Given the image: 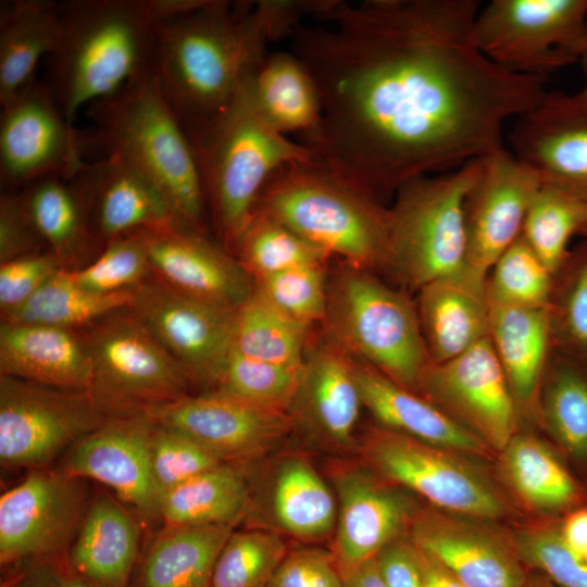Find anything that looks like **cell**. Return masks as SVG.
Here are the masks:
<instances>
[{
    "label": "cell",
    "instance_id": "cell-1",
    "mask_svg": "<svg viewBox=\"0 0 587 587\" xmlns=\"http://www.w3.org/2000/svg\"><path fill=\"white\" fill-rule=\"evenodd\" d=\"M291 52L312 75L321 123L302 138L319 161L380 203L407 183L504 149L503 126L547 96L471 41L476 0H322ZM386 205V204H385Z\"/></svg>",
    "mask_w": 587,
    "mask_h": 587
},
{
    "label": "cell",
    "instance_id": "cell-2",
    "mask_svg": "<svg viewBox=\"0 0 587 587\" xmlns=\"http://www.w3.org/2000/svg\"><path fill=\"white\" fill-rule=\"evenodd\" d=\"M316 0H191L158 22L153 72L185 132L215 121L265 60L270 42L313 15Z\"/></svg>",
    "mask_w": 587,
    "mask_h": 587
},
{
    "label": "cell",
    "instance_id": "cell-3",
    "mask_svg": "<svg viewBox=\"0 0 587 587\" xmlns=\"http://www.w3.org/2000/svg\"><path fill=\"white\" fill-rule=\"evenodd\" d=\"M159 0L62 3V36L43 80L64 117L113 96L153 68Z\"/></svg>",
    "mask_w": 587,
    "mask_h": 587
},
{
    "label": "cell",
    "instance_id": "cell-4",
    "mask_svg": "<svg viewBox=\"0 0 587 587\" xmlns=\"http://www.w3.org/2000/svg\"><path fill=\"white\" fill-rule=\"evenodd\" d=\"M254 212L279 222L332 258L375 274L385 272L388 207L317 159L276 170Z\"/></svg>",
    "mask_w": 587,
    "mask_h": 587
},
{
    "label": "cell",
    "instance_id": "cell-5",
    "mask_svg": "<svg viewBox=\"0 0 587 587\" xmlns=\"http://www.w3.org/2000/svg\"><path fill=\"white\" fill-rule=\"evenodd\" d=\"M187 136L197 159L209 216L224 250L232 255L273 173L291 162L317 159L305 145L266 123L253 105L246 83L215 121Z\"/></svg>",
    "mask_w": 587,
    "mask_h": 587
},
{
    "label": "cell",
    "instance_id": "cell-6",
    "mask_svg": "<svg viewBox=\"0 0 587 587\" xmlns=\"http://www.w3.org/2000/svg\"><path fill=\"white\" fill-rule=\"evenodd\" d=\"M97 141L150 177L179 222L207 234L208 207L191 142L152 71L88 108Z\"/></svg>",
    "mask_w": 587,
    "mask_h": 587
},
{
    "label": "cell",
    "instance_id": "cell-7",
    "mask_svg": "<svg viewBox=\"0 0 587 587\" xmlns=\"http://www.w3.org/2000/svg\"><path fill=\"white\" fill-rule=\"evenodd\" d=\"M324 337L398 385L419 394L433 363L415 301L375 273L342 261L327 280ZM420 395V394H419Z\"/></svg>",
    "mask_w": 587,
    "mask_h": 587
},
{
    "label": "cell",
    "instance_id": "cell-8",
    "mask_svg": "<svg viewBox=\"0 0 587 587\" xmlns=\"http://www.w3.org/2000/svg\"><path fill=\"white\" fill-rule=\"evenodd\" d=\"M483 159L454 171L415 178L403 185L388 207L385 272L399 288L419 291L464 275L467 239L465 200Z\"/></svg>",
    "mask_w": 587,
    "mask_h": 587
},
{
    "label": "cell",
    "instance_id": "cell-9",
    "mask_svg": "<svg viewBox=\"0 0 587 587\" xmlns=\"http://www.w3.org/2000/svg\"><path fill=\"white\" fill-rule=\"evenodd\" d=\"M79 333L91 362L87 391L107 419L147 415L189 395L187 374L127 308Z\"/></svg>",
    "mask_w": 587,
    "mask_h": 587
},
{
    "label": "cell",
    "instance_id": "cell-10",
    "mask_svg": "<svg viewBox=\"0 0 587 587\" xmlns=\"http://www.w3.org/2000/svg\"><path fill=\"white\" fill-rule=\"evenodd\" d=\"M473 46L498 66L547 77L587 47V0H491L471 29Z\"/></svg>",
    "mask_w": 587,
    "mask_h": 587
},
{
    "label": "cell",
    "instance_id": "cell-11",
    "mask_svg": "<svg viewBox=\"0 0 587 587\" xmlns=\"http://www.w3.org/2000/svg\"><path fill=\"white\" fill-rule=\"evenodd\" d=\"M366 452L384 476L424 497L438 510L490 521L511 513L502 490L467 455L385 427L371 433Z\"/></svg>",
    "mask_w": 587,
    "mask_h": 587
},
{
    "label": "cell",
    "instance_id": "cell-12",
    "mask_svg": "<svg viewBox=\"0 0 587 587\" xmlns=\"http://www.w3.org/2000/svg\"><path fill=\"white\" fill-rule=\"evenodd\" d=\"M109 419L88 391L57 388L0 374V462L47 466Z\"/></svg>",
    "mask_w": 587,
    "mask_h": 587
},
{
    "label": "cell",
    "instance_id": "cell-13",
    "mask_svg": "<svg viewBox=\"0 0 587 587\" xmlns=\"http://www.w3.org/2000/svg\"><path fill=\"white\" fill-rule=\"evenodd\" d=\"M127 310L191 382L217 385L233 348L236 310L184 295L153 275L133 288Z\"/></svg>",
    "mask_w": 587,
    "mask_h": 587
},
{
    "label": "cell",
    "instance_id": "cell-14",
    "mask_svg": "<svg viewBox=\"0 0 587 587\" xmlns=\"http://www.w3.org/2000/svg\"><path fill=\"white\" fill-rule=\"evenodd\" d=\"M83 478L32 470L0 497V564L65 553L88 508Z\"/></svg>",
    "mask_w": 587,
    "mask_h": 587
},
{
    "label": "cell",
    "instance_id": "cell-15",
    "mask_svg": "<svg viewBox=\"0 0 587 587\" xmlns=\"http://www.w3.org/2000/svg\"><path fill=\"white\" fill-rule=\"evenodd\" d=\"M85 141L35 78L1 107L0 179L16 191L46 176L74 177L86 164Z\"/></svg>",
    "mask_w": 587,
    "mask_h": 587
},
{
    "label": "cell",
    "instance_id": "cell-16",
    "mask_svg": "<svg viewBox=\"0 0 587 587\" xmlns=\"http://www.w3.org/2000/svg\"><path fill=\"white\" fill-rule=\"evenodd\" d=\"M419 394L500 452L519 432L521 414L489 337L460 355L432 363Z\"/></svg>",
    "mask_w": 587,
    "mask_h": 587
},
{
    "label": "cell",
    "instance_id": "cell-17",
    "mask_svg": "<svg viewBox=\"0 0 587 587\" xmlns=\"http://www.w3.org/2000/svg\"><path fill=\"white\" fill-rule=\"evenodd\" d=\"M541 186L537 174L507 148L483 158L464 205L465 277L486 286L494 263L521 236L526 213Z\"/></svg>",
    "mask_w": 587,
    "mask_h": 587
},
{
    "label": "cell",
    "instance_id": "cell-18",
    "mask_svg": "<svg viewBox=\"0 0 587 587\" xmlns=\"http://www.w3.org/2000/svg\"><path fill=\"white\" fill-rule=\"evenodd\" d=\"M411 542L436 558L464 587H522L528 574L514 533L441 510L412 517Z\"/></svg>",
    "mask_w": 587,
    "mask_h": 587
},
{
    "label": "cell",
    "instance_id": "cell-19",
    "mask_svg": "<svg viewBox=\"0 0 587 587\" xmlns=\"http://www.w3.org/2000/svg\"><path fill=\"white\" fill-rule=\"evenodd\" d=\"M146 416L191 437L223 462L258 454L291 425L286 411L260 407L217 388L188 395Z\"/></svg>",
    "mask_w": 587,
    "mask_h": 587
},
{
    "label": "cell",
    "instance_id": "cell-20",
    "mask_svg": "<svg viewBox=\"0 0 587 587\" xmlns=\"http://www.w3.org/2000/svg\"><path fill=\"white\" fill-rule=\"evenodd\" d=\"M154 427L146 415L110 419L67 450L61 470L107 485L143 517H160L150 450Z\"/></svg>",
    "mask_w": 587,
    "mask_h": 587
},
{
    "label": "cell",
    "instance_id": "cell-21",
    "mask_svg": "<svg viewBox=\"0 0 587 587\" xmlns=\"http://www.w3.org/2000/svg\"><path fill=\"white\" fill-rule=\"evenodd\" d=\"M136 233L152 275L184 295L236 310L255 289L236 258L204 234L184 225Z\"/></svg>",
    "mask_w": 587,
    "mask_h": 587
},
{
    "label": "cell",
    "instance_id": "cell-22",
    "mask_svg": "<svg viewBox=\"0 0 587 587\" xmlns=\"http://www.w3.org/2000/svg\"><path fill=\"white\" fill-rule=\"evenodd\" d=\"M512 154L550 185L587 201V114L562 92H548L515 118Z\"/></svg>",
    "mask_w": 587,
    "mask_h": 587
},
{
    "label": "cell",
    "instance_id": "cell-23",
    "mask_svg": "<svg viewBox=\"0 0 587 587\" xmlns=\"http://www.w3.org/2000/svg\"><path fill=\"white\" fill-rule=\"evenodd\" d=\"M78 177L88 197L91 230L100 248L136 232L183 225L159 186L118 155L105 153L86 162Z\"/></svg>",
    "mask_w": 587,
    "mask_h": 587
},
{
    "label": "cell",
    "instance_id": "cell-24",
    "mask_svg": "<svg viewBox=\"0 0 587 587\" xmlns=\"http://www.w3.org/2000/svg\"><path fill=\"white\" fill-rule=\"evenodd\" d=\"M363 407L387 429L464 455L485 457L490 448L423 396L371 365L353 359Z\"/></svg>",
    "mask_w": 587,
    "mask_h": 587
},
{
    "label": "cell",
    "instance_id": "cell-25",
    "mask_svg": "<svg viewBox=\"0 0 587 587\" xmlns=\"http://www.w3.org/2000/svg\"><path fill=\"white\" fill-rule=\"evenodd\" d=\"M0 374L87 391L91 362L79 330L1 321Z\"/></svg>",
    "mask_w": 587,
    "mask_h": 587
},
{
    "label": "cell",
    "instance_id": "cell-26",
    "mask_svg": "<svg viewBox=\"0 0 587 587\" xmlns=\"http://www.w3.org/2000/svg\"><path fill=\"white\" fill-rule=\"evenodd\" d=\"M338 486L336 558L338 567L346 569L375 558L413 514L404 497L362 473L345 475Z\"/></svg>",
    "mask_w": 587,
    "mask_h": 587
},
{
    "label": "cell",
    "instance_id": "cell-27",
    "mask_svg": "<svg viewBox=\"0 0 587 587\" xmlns=\"http://www.w3.org/2000/svg\"><path fill=\"white\" fill-rule=\"evenodd\" d=\"M554 449L530 433L517 432L499 452L505 485L544 519H559L587 503V487Z\"/></svg>",
    "mask_w": 587,
    "mask_h": 587
},
{
    "label": "cell",
    "instance_id": "cell-28",
    "mask_svg": "<svg viewBox=\"0 0 587 587\" xmlns=\"http://www.w3.org/2000/svg\"><path fill=\"white\" fill-rule=\"evenodd\" d=\"M488 337L520 414L532 417L536 414L539 389L552 352L548 307L489 303Z\"/></svg>",
    "mask_w": 587,
    "mask_h": 587
},
{
    "label": "cell",
    "instance_id": "cell-29",
    "mask_svg": "<svg viewBox=\"0 0 587 587\" xmlns=\"http://www.w3.org/2000/svg\"><path fill=\"white\" fill-rule=\"evenodd\" d=\"M135 516L111 496L99 492L88 504L67 551L71 564L99 587H128L139 557Z\"/></svg>",
    "mask_w": 587,
    "mask_h": 587
},
{
    "label": "cell",
    "instance_id": "cell-30",
    "mask_svg": "<svg viewBox=\"0 0 587 587\" xmlns=\"http://www.w3.org/2000/svg\"><path fill=\"white\" fill-rule=\"evenodd\" d=\"M415 304L433 363L451 360L488 337L486 288L464 275L422 287Z\"/></svg>",
    "mask_w": 587,
    "mask_h": 587
},
{
    "label": "cell",
    "instance_id": "cell-31",
    "mask_svg": "<svg viewBox=\"0 0 587 587\" xmlns=\"http://www.w3.org/2000/svg\"><path fill=\"white\" fill-rule=\"evenodd\" d=\"M295 403L329 438L348 441L363 405L352 358L325 337L309 346Z\"/></svg>",
    "mask_w": 587,
    "mask_h": 587
},
{
    "label": "cell",
    "instance_id": "cell-32",
    "mask_svg": "<svg viewBox=\"0 0 587 587\" xmlns=\"http://www.w3.org/2000/svg\"><path fill=\"white\" fill-rule=\"evenodd\" d=\"M62 36V3L14 0L0 10V105L35 78L41 58L50 57Z\"/></svg>",
    "mask_w": 587,
    "mask_h": 587
},
{
    "label": "cell",
    "instance_id": "cell-33",
    "mask_svg": "<svg viewBox=\"0 0 587 587\" xmlns=\"http://www.w3.org/2000/svg\"><path fill=\"white\" fill-rule=\"evenodd\" d=\"M20 193L36 230L63 268L68 270L99 247L78 174L71 178L46 176L26 185Z\"/></svg>",
    "mask_w": 587,
    "mask_h": 587
},
{
    "label": "cell",
    "instance_id": "cell-34",
    "mask_svg": "<svg viewBox=\"0 0 587 587\" xmlns=\"http://www.w3.org/2000/svg\"><path fill=\"white\" fill-rule=\"evenodd\" d=\"M246 88L258 112L279 134L303 138L319 127L322 103L316 84L291 51L267 54Z\"/></svg>",
    "mask_w": 587,
    "mask_h": 587
},
{
    "label": "cell",
    "instance_id": "cell-35",
    "mask_svg": "<svg viewBox=\"0 0 587 587\" xmlns=\"http://www.w3.org/2000/svg\"><path fill=\"white\" fill-rule=\"evenodd\" d=\"M232 526H167L137 563L128 587H211Z\"/></svg>",
    "mask_w": 587,
    "mask_h": 587
},
{
    "label": "cell",
    "instance_id": "cell-36",
    "mask_svg": "<svg viewBox=\"0 0 587 587\" xmlns=\"http://www.w3.org/2000/svg\"><path fill=\"white\" fill-rule=\"evenodd\" d=\"M536 414L555 449L587 487V365L552 349Z\"/></svg>",
    "mask_w": 587,
    "mask_h": 587
},
{
    "label": "cell",
    "instance_id": "cell-37",
    "mask_svg": "<svg viewBox=\"0 0 587 587\" xmlns=\"http://www.w3.org/2000/svg\"><path fill=\"white\" fill-rule=\"evenodd\" d=\"M248 503L245 477L222 463L163 494L160 517L166 526H232Z\"/></svg>",
    "mask_w": 587,
    "mask_h": 587
},
{
    "label": "cell",
    "instance_id": "cell-38",
    "mask_svg": "<svg viewBox=\"0 0 587 587\" xmlns=\"http://www.w3.org/2000/svg\"><path fill=\"white\" fill-rule=\"evenodd\" d=\"M132 290L89 291L74 282L70 270L61 268L23 304L1 313V321L79 330L112 312L128 308Z\"/></svg>",
    "mask_w": 587,
    "mask_h": 587
},
{
    "label": "cell",
    "instance_id": "cell-39",
    "mask_svg": "<svg viewBox=\"0 0 587 587\" xmlns=\"http://www.w3.org/2000/svg\"><path fill=\"white\" fill-rule=\"evenodd\" d=\"M310 327L285 314L255 287L236 309L232 351L251 359L302 367Z\"/></svg>",
    "mask_w": 587,
    "mask_h": 587
},
{
    "label": "cell",
    "instance_id": "cell-40",
    "mask_svg": "<svg viewBox=\"0 0 587 587\" xmlns=\"http://www.w3.org/2000/svg\"><path fill=\"white\" fill-rule=\"evenodd\" d=\"M273 507L280 526L297 536H321L335 522L332 492L314 469L301 459L290 460L280 469Z\"/></svg>",
    "mask_w": 587,
    "mask_h": 587
},
{
    "label": "cell",
    "instance_id": "cell-41",
    "mask_svg": "<svg viewBox=\"0 0 587 587\" xmlns=\"http://www.w3.org/2000/svg\"><path fill=\"white\" fill-rule=\"evenodd\" d=\"M233 257L254 283L290 268L327 264L332 258L285 225L259 212H254L239 237Z\"/></svg>",
    "mask_w": 587,
    "mask_h": 587
},
{
    "label": "cell",
    "instance_id": "cell-42",
    "mask_svg": "<svg viewBox=\"0 0 587 587\" xmlns=\"http://www.w3.org/2000/svg\"><path fill=\"white\" fill-rule=\"evenodd\" d=\"M548 310L552 349L587 365V238L553 274Z\"/></svg>",
    "mask_w": 587,
    "mask_h": 587
},
{
    "label": "cell",
    "instance_id": "cell-43",
    "mask_svg": "<svg viewBox=\"0 0 587 587\" xmlns=\"http://www.w3.org/2000/svg\"><path fill=\"white\" fill-rule=\"evenodd\" d=\"M586 222V200L542 185L529 205L521 235L554 274L571 250V238Z\"/></svg>",
    "mask_w": 587,
    "mask_h": 587
},
{
    "label": "cell",
    "instance_id": "cell-44",
    "mask_svg": "<svg viewBox=\"0 0 587 587\" xmlns=\"http://www.w3.org/2000/svg\"><path fill=\"white\" fill-rule=\"evenodd\" d=\"M553 273L521 235L494 263L486 279L489 303L547 308Z\"/></svg>",
    "mask_w": 587,
    "mask_h": 587
},
{
    "label": "cell",
    "instance_id": "cell-45",
    "mask_svg": "<svg viewBox=\"0 0 587 587\" xmlns=\"http://www.w3.org/2000/svg\"><path fill=\"white\" fill-rule=\"evenodd\" d=\"M302 372L303 366L261 361L232 351L216 387L253 404L287 411L298 394Z\"/></svg>",
    "mask_w": 587,
    "mask_h": 587
},
{
    "label": "cell",
    "instance_id": "cell-46",
    "mask_svg": "<svg viewBox=\"0 0 587 587\" xmlns=\"http://www.w3.org/2000/svg\"><path fill=\"white\" fill-rule=\"evenodd\" d=\"M285 557V544L274 534H232L215 563L211 587H266Z\"/></svg>",
    "mask_w": 587,
    "mask_h": 587
},
{
    "label": "cell",
    "instance_id": "cell-47",
    "mask_svg": "<svg viewBox=\"0 0 587 587\" xmlns=\"http://www.w3.org/2000/svg\"><path fill=\"white\" fill-rule=\"evenodd\" d=\"M559 519H544L514 533L520 557L528 571L539 572L560 587H587V559L562 539Z\"/></svg>",
    "mask_w": 587,
    "mask_h": 587
},
{
    "label": "cell",
    "instance_id": "cell-48",
    "mask_svg": "<svg viewBox=\"0 0 587 587\" xmlns=\"http://www.w3.org/2000/svg\"><path fill=\"white\" fill-rule=\"evenodd\" d=\"M70 273L78 286L98 294L132 289L152 275L148 253L138 233L108 242L93 261L70 270Z\"/></svg>",
    "mask_w": 587,
    "mask_h": 587
},
{
    "label": "cell",
    "instance_id": "cell-49",
    "mask_svg": "<svg viewBox=\"0 0 587 587\" xmlns=\"http://www.w3.org/2000/svg\"><path fill=\"white\" fill-rule=\"evenodd\" d=\"M327 264L304 265L255 282L257 289L290 317L308 324L322 323L327 304Z\"/></svg>",
    "mask_w": 587,
    "mask_h": 587
},
{
    "label": "cell",
    "instance_id": "cell-50",
    "mask_svg": "<svg viewBox=\"0 0 587 587\" xmlns=\"http://www.w3.org/2000/svg\"><path fill=\"white\" fill-rule=\"evenodd\" d=\"M150 450L152 475L160 498L189 478L224 463L191 437L157 423Z\"/></svg>",
    "mask_w": 587,
    "mask_h": 587
},
{
    "label": "cell",
    "instance_id": "cell-51",
    "mask_svg": "<svg viewBox=\"0 0 587 587\" xmlns=\"http://www.w3.org/2000/svg\"><path fill=\"white\" fill-rule=\"evenodd\" d=\"M61 268L63 267L50 251L0 263L1 313L23 304Z\"/></svg>",
    "mask_w": 587,
    "mask_h": 587
},
{
    "label": "cell",
    "instance_id": "cell-52",
    "mask_svg": "<svg viewBox=\"0 0 587 587\" xmlns=\"http://www.w3.org/2000/svg\"><path fill=\"white\" fill-rule=\"evenodd\" d=\"M0 587H99L70 562L67 552L4 567Z\"/></svg>",
    "mask_w": 587,
    "mask_h": 587
},
{
    "label": "cell",
    "instance_id": "cell-53",
    "mask_svg": "<svg viewBox=\"0 0 587 587\" xmlns=\"http://www.w3.org/2000/svg\"><path fill=\"white\" fill-rule=\"evenodd\" d=\"M45 247L21 193L4 190L0 197V263L42 252Z\"/></svg>",
    "mask_w": 587,
    "mask_h": 587
},
{
    "label": "cell",
    "instance_id": "cell-54",
    "mask_svg": "<svg viewBox=\"0 0 587 587\" xmlns=\"http://www.w3.org/2000/svg\"><path fill=\"white\" fill-rule=\"evenodd\" d=\"M266 587H342L338 565L320 550L286 554Z\"/></svg>",
    "mask_w": 587,
    "mask_h": 587
},
{
    "label": "cell",
    "instance_id": "cell-55",
    "mask_svg": "<svg viewBox=\"0 0 587 587\" xmlns=\"http://www.w3.org/2000/svg\"><path fill=\"white\" fill-rule=\"evenodd\" d=\"M375 559L387 587H424L416 549L410 539H396Z\"/></svg>",
    "mask_w": 587,
    "mask_h": 587
},
{
    "label": "cell",
    "instance_id": "cell-56",
    "mask_svg": "<svg viewBox=\"0 0 587 587\" xmlns=\"http://www.w3.org/2000/svg\"><path fill=\"white\" fill-rule=\"evenodd\" d=\"M558 523L564 542L587 559V503L566 512Z\"/></svg>",
    "mask_w": 587,
    "mask_h": 587
},
{
    "label": "cell",
    "instance_id": "cell-57",
    "mask_svg": "<svg viewBox=\"0 0 587 587\" xmlns=\"http://www.w3.org/2000/svg\"><path fill=\"white\" fill-rule=\"evenodd\" d=\"M421 566L424 587H464L436 558L414 545Z\"/></svg>",
    "mask_w": 587,
    "mask_h": 587
},
{
    "label": "cell",
    "instance_id": "cell-58",
    "mask_svg": "<svg viewBox=\"0 0 587 587\" xmlns=\"http://www.w3.org/2000/svg\"><path fill=\"white\" fill-rule=\"evenodd\" d=\"M339 571L342 587H387L375 558Z\"/></svg>",
    "mask_w": 587,
    "mask_h": 587
},
{
    "label": "cell",
    "instance_id": "cell-59",
    "mask_svg": "<svg viewBox=\"0 0 587 587\" xmlns=\"http://www.w3.org/2000/svg\"><path fill=\"white\" fill-rule=\"evenodd\" d=\"M578 63H580L585 84L583 88L574 93V95H567L570 102L579 111L587 114V47L583 51V53L579 57Z\"/></svg>",
    "mask_w": 587,
    "mask_h": 587
},
{
    "label": "cell",
    "instance_id": "cell-60",
    "mask_svg": "<svg viewBox=\"0 0 587 587\" xmlns=\"http://www.w3.org/2000/svg\"><path fill=\"white\" fill-rule=\"evenodd\" d=\"M522 587H560V586L539 572L528 571V574Z\"/></svg>",
    "mask_w": 587,
    "mask_h": 587
},
{
    "label": "cell",
    "instance_id": "cell-61",
    "mask_svg": "<svg viewBox=\"0 0 587 587\" xmlns=\"http://www.w3.org/2000/svg\"><path fill=\"white\" fill-rule=\"evenodd\" d=\"M583 238H587V222L584 224V226L579 229L578 235Z\"/></svg>",
    "mask_w": 587,
    "mask_h": 587
}]
</instances>
